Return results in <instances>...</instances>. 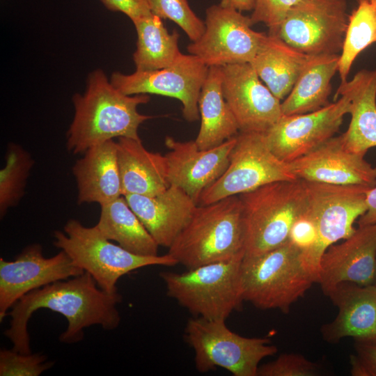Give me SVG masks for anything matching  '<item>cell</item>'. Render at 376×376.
<instances>
[{"label": "cell", "instance_id": "4dcf8cb0", "mask_svg": "<svg viewBox=\"0 0 376 376\" xmlns=\"http://www.w3.org/2000/svg\"><path fill=\"white\" fill-rule=\"evenodd\" d=\"M34 164L31 155L19 145H8L6 164L0 171V216L17 205L24 194L26 180Z\"/></svg>", "mask_w": 376, "mask_h": 376}, {"label": "cell", "instance_id": "b9f144b4", "mask_svg": "<svg viewBox=\"0 0 376 376\" xmlns=\"http://www.w3.org/2000/svg\"><path fill=\"white\" fill-rule=\"evenodd\" d=\"M375 284L376 285V281H375Z\"/></svg>", "mask_w": 376, "mask_h": 376}, {"label": "cell", "instance_id": "5bb4252c", "mask_svg": "<svg viewBox=\"0 0 376 376\" xmlns=\"http://www.w3.org/2000/svg\"><path fill=\"white\" fill-rule=\"evenodd\" d=\"M334 103L315 111L283 115L265 132L267 145L281 161L290 162L315 150L338 131L350 111V99L340 93Z\"/></svg>", "mask_w": 376, "mask_h": 376}, {"label": "cell", "instance_id": "ab89813d", "mask_svg": "<svg viewBox=\"0 0 376 376\" xmlns=\"http://www.w3.org/2000/svg\"><path fill=\"white\" fill-rule=\"evenodd\" d=\"M219 5L240 12L250 11L253 9L254 0H221Z\"/></svg>", "mask_w": 376, "mask_h": 376}, {"label": "cell", "instance_id": "cb8c5ba5", "mask_svg": "<svg viewBox=\"0 0 376 376\" xmlns=\"http://www.w3.org/2000/svg\"><path fill=\"white\" fill-rule=\"evenodd\" d=\"M116 143L123 196H154L170 186L165 155L149 151L141 139L120 137Z\"/></svg>", "mask_w": 376, "mask_h": 376}, {"label": "cell", "instance_id": "44dd1931", "mask_svg": "<svg viewBox=\"0 0 376 376\" xmlns=\"http://www.w3.org/2000/svg\"><path fill=\"white\" fill-rule=\"evenodd\" d=\"M159 246L169 248L191 218L198 204L183 190L170 185L154 196H124Z\"/></svg>", "mask_w": 376, "mask_h": 376}, {"label": "cell", "instance_id": "9a60e30c", "mask_svg": "<svg viewBox=\"0 0 376 376\" xmlns=\"http://www.w3.org/2000/svg\"><path fill=\"white\" fill-rule=\"evenodd\" d=\"M85 272L63 251L46 258L39 244L27 246L13 261L0 258V322L24 295Z\"/></svg>", "mask_w": 376, "mask_h": 376}, {"label": "cell", "instance_id": "603a6c76", "mask_svg": "<svg viewBox=\"0 0 376 376\" xmlns=\"http://www.w3.org/2000/svg\"><path fill=\"white\" fill-rule=\"evenodd\" d=\"M348 95L351 120L342 134L346 149L366 154L376 147V70H361L350 81L340 83L336 93Z\"/></svg>", "mask_w": 376, "mask_h": 376}, {"label": "cell", "instance_id": "d590c367", "mask_svg": "<svg viewBox=\"0 0 376 376\" xmlns=\"http://www.w3.org/2000/svg\"><path fill=\"white\" fill-rule=\"evenodd\" d=\"M355 354L350 357L352 376H376V343L355 340Z\"/></svg>", "mask_w": 376, "mask_h": 376}, {"label": "cell", "instance_id": "8992f818", "mask_svg": "<svg viewBox=\"0 0 376 376\" xmlns=\"http://www.w3.org/2000/svg\"><path fill=\"white\" fill-rule=\"evenodd\" d=\"M54 245L65 252L75 265L90 274L97 285L108 293L118 292L116 283L123 276L152 265L174 266L177 260L169 253L141 256L111 242L94 226H84L70 219L63 231L54 232Z\"/></svg>", "mask_w": 376, "mask_h": 376}, {"label": "cell", "instance_id": "d6a6232c", "mask_svg": "<svg viewBox=\"0 0 376 376\" xmlns=\"http://www.w3.org/2000/svg\"><path fill=\"white\" fill-rule=\"evenodd\" d=\"M53 365L41 354H22L13 349L0 351L1 376H38Z\"/></svg>", "mask_w": 376, "mask_h": 376}, {"label": "cell", "instance_id": "f1b7e54d", "mask_svg": "<svg viewBox=\"0 0 376 376\" xmlns=\"http://www.w3.org/2000/svg\"><path fill=\"white\" fill-rule=\"evenodd\" d=\"M137 34L133 61L136 71H150L171 65L181 52L179 33H169L162 19L150 13L134 22Z\"/></svg>", "mask_w": 376, "mask_h": 376}, {"label": "cell", "instance_id": "ffe728a7", "mask_svg": "<svg viewBox=\"0 0 376 376\" xmlns=\"http://www.w3.org/2000/svg\"><path fill=\"white\" fill-rule=\"evenodd\" d=\"M326 296L338 308L335 319L322 326L324 340L338 343L343 338L376 343V285L350 282L337 284Z\"/></svg>", "mask_w": 376, "mask_h": 376}, {"label": "cell", "instance_id": "ac0fdd59", "mask_svg": "<svg viewBox=\"0 0 376 376\" xmlns=\"http://www.w3.org/2000/svg\"><path fill=\"white\" fill-rule=\"evenodd\" d=\"M364 156L346 149L340 135L288 165L296 178L304 181L372 189L376 186V167Z\"/></svg>", "mask_w": 376, "mask_h": 376}, {"label": "cell", "instance_id": "ba28073f", "mask_svg": "<svg viewBox=\"0 0 376 376\" xmlns=\"http://www.w3.org/2000/svg\"><path fill=\"white\" fill-rule=\"evenodd\" d=\"M184 338L194 352L196 369L202 373L221 368L234 376H258L260 361L278 352L269 339L240 336L223 320L192 318Z\"/></svg>", "mask_w": 376, "mask_h": 376}, {"label": "cell", "instance_id": "e0dca14e", "mask_svg": "<svg viewBox=\"0 0 376 376\" xmlns=\"http://www.w3.org/2000/svg\"><path fill=\"white\" fill-rule=\"evenodd\" d=\"M235 142L234 136L216 147L201 149L195 140L180 141L166 136L165 146L169 150L164 155L169 185L181 189L198 204L203 192L227 169Z\"/></svg>", "mask_w": 376, "mask_h": 376}, {"label": "cell", "instance_id": "277c9868", "mask_svg": "<svg viewBox=\"0 0 376 376\" xmlns=\"http://www.w3.org/2000/svg\"><path fill=\"white\" fill-rule=\"evenodd\" d=\"M241 277L244 301L260 309L285 313L317 283L302 251L290 241L258 256H244Z\"/></svg>", "mask_w": 376, "mask_h": 376}, {"label": "cell", "instance_id": "9c48e42d", "mask_svg": "<svg viewBox=\"0 0 376 376\" xmlns=\"http://www.w3.org/2000/svg\"><path fill=\"white\" fill-rule=\"evenodd\" d=\"M297 180L288 163L269 148L265 132H240L224 173L201 194L198 205L238 196L267 184Z\"/></svg>", "mask_w": 376, "mask_h": 376}, {"label": "cell", "instance_id": "7c38bea8", "mask_svg": "<svg viewBox=\"0 0 376 376\" xmlns=\"http://www.w3.org/2000/svg\"><path fill=\"white\" fill-rule=\"evenodd\" d=\"M205 31L187 49L208 67L251 63L265 36L252 29L250 17L218 5L205 12Z\"/></svg>", "mask_w": 376, "mask_h": 376}, {"label": "cell", "instance_id": "4fadbf2b", "mask_svg": "<svg viewBox=\"0 0 376 376\" xmlns=\"http://www.w3.org/2000/svg\"><path fill=\"white\" fill-rule=\"evenodd\" d=\"M209 67L192 54H180L169 66L156 70L113 72L112 84L126 95L155 94L178 99L186 120L200 118L198 98Z\"/></svg>", "mask_w": 376, "mask_h": 376}, {"label": "cell", "instance_id": "d4e9b609", "mask_svg": "<svg viewBox=\"0 0 376 376\" xmlns=\"http://www.w3.org/2000/svg\"><path fill=\"white\" fill-rule=\"evenodd\" d=\"M198 109L201 127L195 142L199 148L216 147L239 134V125L224 95L221 66L209 67Z\"/></svg>", "mask_w": 376, "mask_h": 376}, {"label": "cell", "instance_id": "60d3db41", "mask_svg": "<svg viewBox=\"0 0 376 376\" xmlns=\"http://www.w3.org/2000/svg\"><path fill=\"white\" fill-rule=\"evenodd\" d=\"M372 2L375 3L376 4V0H370Z\"/></svg>", "mask_w": 376, "mask_h": 376}, {"label": "cell", "instance_id": "484cf974", "mask_svg": "<svg viewBox=\"0 0 376 376\" xmlns=\"http://www.w3.org/2000/svg\"><path fill=\"white\" fill-rule=\"evenodd\" d=\"M274 35H265L250 64L272 93L280 100L292 89L309 56Z\"/></svg>", "mask_w": 376, "mask_h": 376}, {"label": "cell", "instance_id": "6da1fadb", "mask_svg": "<svg viewBox=\"0 0 376 376\" xmlns=\"http://www.w3.org/2000/svg\"><path fill=\"white\" fill-rule=\"evenodd\" d=\"M122 296L117 292L102 290L88 272L58 281L36 289L21 297L7 315L10 327L4 331L13 343V349L22 354L31 353L28 322L33 313L47 308L61 314L68 321L66 330L59 336L63 343L81 341L84 329L98 324L106 330L115 329L120 316L117 305Z\"/></svg>", "mask_w": 376, "mask_h": 376}, {"label": "cell", "instance_id": "f35d334b", "mask_svg": "<svg viewBox=\"0 0 376 376\" xmlns=\"http://www.w3.org/2000/svg\"><path fill=\"white\" fill-rule=\"evenodd\" d=\"M367 210L358 219V226L376 224V186L367 192Z\"/></svg>", "mask_w": 376, "mask_h": 376}, {"label": "cell", "instance_id": "2e32d148", "mask_svg": "<svg viewBox=\"0 0 376 376\" xmlns=\"http://www.w3.org/2000/svg\"><path fill=\"white\" fill-rule=\"evenodd\" d=\"M223 93L240 132H265L283 116L281 100L249 63L221 66Z\"/></svg>", "mask_w": 376, "mask_h": 376}, {"label": "cell", "instance_id": "3957f363", "mask_svg": "<svg viewBox=\"0 0 376 376\" xmlns=\"http://www.w3.org/2000/svg\"><path fill=\"white\" fill-rule=\"evenodd\" d=\"M168 253L187 269L245 255V226L239 196L198 205Z\"/></svg>", "mask_w": 376, "mask_h": 376}, {"label": "cell", "instance_id": "8fae6325", "mask_svg": "<svg viewBox=\"0 0 376 376\" xmlns=\"http://www.w3.org/2000/svg\"><path fill=\"white\" fill-rule=\"evenodd\" d=\"M348 17L345 0H299L273 35L308 55L338 54Z\"/></svg>", "mask_w": 376, "mask_h": 376}, {"label": "cell", "instance_id": "d6986e66", "mask_svg": "<svg viewBox=\"0 0 376 376\" xmlns=\"http://www.w3.org/2000/svg\"><path fill=\"white\" fill-rule=\"evenodd\" d=\"M376 281V224L359 226L348 238L331 245L320 261L318 283L326 295L337 284Z\"/></svg>", "mask_w": 376, "mask_h": 376}, {"label": "cell", "instance_id": "e575fe53", "mask_svg": "<svg viewBox=\"0 0 376 376\" xmlns=\"http://www.w3.org/2000/svg\"><path fill=\"white\" fill-rule=\"evenodd\" d=\"M299 0H254L250 19L252 25L263 23L274 34L288 10Z\"/></svg>", "mask_w": 376, "mask_h": 376}, {"label": "cell", "instance_id": "8d00e7d4", "mask_svg": "<svg viewBox=\"0 0 376 376\" xmlns=\"http://www.w3.org/2000/svg\"><path fill=\"white\" fill-rule=\"evenodd\" d=\"M318 238V231L315 222L309 213L308 208L293 224L289 241L297 246L302 254L308 253L315 245Z\"/></svg>", "mask_w": 376, "mask_h": 376}, {"label": "cell", "instance_id": "f546056e", "mask_svg": "<svg viewBox=\"0 0 376 376\" xmlns=\"http://www.w3.org/2000/svg\"><path fill=\"white\" fill-rule=\"evenodd\" d=\"M376 43V4L370 0H358L357 7L348 17L338 70L341 83L347 81L358 55Z\"/></svg>", "mask_w": 376, "mask_h": 376}, {"label": "cell", "instance_id": "4316f807", "mask_svg": "<svg viewBox=\"0 0 376 376\" xmlns=\"http://www.w3.org/2000/svg\"><path fill=\"white\" fill-rule=\"evenodd\" d=\"M338 54L311 55L292 89L281 103L282 114L317 111L328 104L331 81L338 70Z\"/></svg>", "mask_w": 376, "mask_h": 376}, {"label": "cell", "instance_id": "30bf717a", "mask_svg": "<svg viewBox=\"0 0 376 376\" xmlns=\"http://www.w3.org/2000/svg\"><path fill=\"white\" fill-rule=\"evenodd\" d=\"M308 210L318 231L314 247L303 255L306 265L315 274L317 283L320 261L326 250L340 240L350 237L356 230L354 223L367 210L366 196L370 188L307 182Z\"/></svg>", "mask_w": 376, "mask_h": 376}, {"label": "cell", "instance_id": "7402d4cb", "mask_svg": "<svg viewBox=\"0 0 376 376\" xmlns=\"http://www.w3.org/2000/svg\"><path fill=\"white\" fill-rule=\"evenodd\" d=\"M72 173L79 204L97 203L101 205L123 196L117 143L113 140L86 150L72 166Z\"/></svg>", "mask_w": 376, "mask_h": 376}, {"label": "cell", "instance_id": "52a82bcc", "mask_svg": "<svg viewBox=\"0 0 376 376\" xmlns=\"http://www.w3.org/2000/svg\"><path fill=\"white\" fill-rule=\"evenodd\" d=\"M244 257L205 264L182 273L159 274L166 294L196 317L226 320L244 301L241 264Z\"/></svg>", "mask_w": 376, "mask_h": 376}, {"label": "cell", "instance_id": "1f68e13d", "mask_svg": "<svg viewBox=\"0 0 376 376\" xmlns=\"http://www.w3.org/2000/svg\"><path fill=\"white\" fill-rule=\"evenodd\" d=\"M152 13L176 23L194 42L203 35L205 25L191 8L188 0H148Z\"/></svg>", "mask_w": 376, "mask_h": 376}, {"label": "cell", "instance_id": "83f0119b", "mask_svg": "<svg viewBox=\"0 0 376 376\" xmlns=\"http://www.w3.org/2000/svg\"><path fill=\"white\" fill-rule=\"evenodd\" d=\"M95 225L107 239L123 248L141 256H157L159 245L129 205L125 197L100 205Z\"/></svg>", "mask_w": 376, "mask_h": 376}, {"label": "cell", "instance_id": "5b68a950", "mask_svg": "<svg viewBox=\"0 0 376 376\" xmlns=\"http://www.w3.org/2000/svg\"><path fill=\"white\" fill-rule=\"evenodd\" d=\"M245 226V256L262 254L289 241L295 222L307 210L304 180L271 182L238 195Z\"/></svg>", "mask_w": 376, "mask_h": 376}, {"label": "cell", "instance_id": "74e56055", "mask_svg": "<svg viewBox=\"0 0 376 376\" xmlns=\"http://www.w3.org/2000/svg\"><path fill=\"white\" fill-rule=\"evenodd\" d=\"M112 11L121 12L132 22L152 13L148 0H100Z\"/></svg>", "mask_w": 376, "mask_h": 376}, {"label": "cell", "instance_id": "7a4b0ae2", "mask_svg": "<svg viewBox=\"0 0 376 376\" xmlns=\"http://www.w3.org/2000/svg\"><path fill=\"white\" fill-rule=\"evenodd\" d=\"M149 100L148 94L122 93L102 70H93L84 93L72 97L75 113L66 134L67 149L79 154L113 138L140 139L139 126L152 116L140 113L138 107Z\"/></svg>", "mask_w": 376, "mask_h": 376}, {"label": "cell", "instance_id": "836d02e7", "mask_svg": "<svg viewBox=\"0 0 376 376\" xmlns=\"http://www.w3.org/2000/svg\"><path fill=\"white\" fill-rule=\"evenodd\" d=\"M320 368L301 354L287 353L276 359L260 365L258 376H316Z\"/></svg>", "mask_w": 376, "mask_h": 376}]
</instances>
